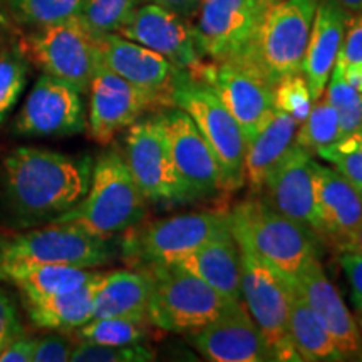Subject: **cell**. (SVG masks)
I'll return each instance as SVG.
<instances>
[{
  "instance_id": "cell-25",
  "label": "cell",
  "mask_w": 362,
  "mask_h": 362,
  "mask_svg": "<svg viewBox=\"0 0 362 362\" xmlns=\"http://www.w3.org/2000/svg\"><path fill=\"white\" fill-rule=\"evenodd\" d=\"M173 265L203 280L230 304L242 302V264L232 233L211 240Z\"/></svg>"
},
{
  "instance_id": "cell-1",
  "label": "cell",
  "mask_w": 362,
  "mask_h": 362,
  "mask_svg": "<svg viewBox=\"0 0 362 362\" xmlns=\"http://www.w3.org/2000/svg\"><path fill=\"white\" fill-rule=\"evenodd\" d=\"M93 165L52 149L0 151V226L11 232L47 225L88 193Z\"/></svg>"
},
{
  "instance_id": "cell-33",
  "label": "cell",
  "mask_w": 362,
  "mask_h": 362,
  "mask_svg": "<svg viewBox=\"0 0 362 362\" xmlns=\"http://www.w3.org/2000/svg\"><path fill=\"white\" fill-rule=\"evenodd\" d=\"M86 0H11L16 22L30 27L59 24L79 17Z\"/></svg>"
},
{
  "instance_id": "cell-31",
  "label": "cell",
  "mask_w": 362,
  "mask_h": 362,
  "mask_svg": "<svg viewBox=\"0 0 362 362\" xmlns=\"http://www.w3.org/2000/svg\"><path fill=\"white\" fill-rule=\"evenodd\" d=\"M149 324L136 322L117 317L90 319L89 322L76 329V337L81 342L101 344V346H131L143 344L148 337Z\"/></svg>"
},
{
  "instance_id": "cell-16",
  "label": "cell",
  "mask_w": 362,
  "mask_h": 362,
  "mask_svg": "<svg viewBox=\"0 0 362 362\" xmlns=\"http://www.w3.org/2000/svg\"><path fill=\"white\" fill-rule=\"evenodd\" d=\"M88 124L81 93L66 81L42 74L30 89L16 117L13 129L22 136H72Z\"/></svg>"
},
{
  "instance_id": "cell-40",
  "label": "cell",
  "mask_w": 362,
  "mask_h": 362,
  "mask_svg": "<svg viewBox=\"0 0 362 362\" xmlns=\"http://www.w3.org/2000/svg\"><path fill=\"white\" fill-rule=\"evenodd\" d=\"M72 344L62 336H44L34 339L33 362H66L69 361Z\"/></svg>"
},
{
  "instance_id": "cell-23",
  "label": "cell",
  "mask_w": 362,
  "mask_h": 362,
  "mask_svg": "<svg viewBox=\"0 0 362 362\" xmlns=\"http://www.w3.org/2000/svg\"><path fill=\"white\" fill-rule=\"evenodd\" d=\"M315 210L320 237H342L362 223V192L336 168L314 161Z\"/></svg>"
},
{
  "instance_id": "cell-36",
  "label": "cell",
  "mask_w": 362,
  "mask_h": 362,
  "mask_svg": "<svg viewBox=\"0 0 362 362\" xmlns=\"http://www.w3.org/2000/svg\"><path fill=\"white\" fill-rule=\"evenodd\" d=\"M315 155L330 163L362 192V129L344 136L329 146L317 149Z\"/></svg>"
},
{
  "instance_id": "cell-24",
  "label": "cell",
  "mask_w": 362,
  "mask_h": 362,
  "mask_svg": "<svg viewBox=\"0 0 362 362\" xmlns=\"http://www.w3.org/2000/svg\"><path fill=\"white\" fill-rule=\"evenodd\" d=\"M153 279L148 270H112L103 272L96 298H94L93 319L117 317L136 322L149 324Z\"/></svg>"
},
{
  "instance_id": "cell-6",
  "label": "cell",
  "mask_w": 362,
  "mask_h": 362,
  "mask_svg": "<svg viewBox=\"0 0 362 362\" xmlns=\"http://www.w3.org/2000/svg\"><path fill=\"white\" fill-rule=\"evenodd\" d=\"M153 279L149 322L168 332L188 334L220 317L230 302L178 265H148Z\"/></svg>"
},
{
  "instance_id": "cell-12",
  "label": "cell",
  "mask_w": 362,
  "mask_h": 362,
  "mask_svg": "<svg viewBox=\"0 0 362 362\" xmlns=\"http://www.w3.org/2000/svg\"><path fill=\"white\" fill-rule=\"evenodd\" d=\"M192 76L202 79L240 124L247 143L274 110V84L240 59L203 62Z\"/></svg>"
},
{
  "instance_id": "cell-3",
  "label": "cell",
  "mask_w": 362,
  "mask_h": 362,
  "mask_svg": "<svg viewBox=\"0 0 362 362\" xmlns=\"http://www.w3.org/2000/svg\"><path fill=\"white\" fill-rule=\"evenodd\" d=\"M228 214L237 245L274 267L288 282H296L305 262L317 255L309 230L259 198L238 203Z\"/></svg>"
},
{
  "instance_id": "cell-14",
  "label": "cell",
  "mask_w": 362,
  "mask_h": 362,
  "mask_svg": "<svg viewBox=\"0 0 362 362\" xmlns=\"http://www.w3.org/2000/svg\"><path fill=\"white\" fill-rule=\"evenodd\" d=\"M161 119L168 134L176 176L187 202L225 192L220 163L192 117L176 107L161 112Z\"/></svg>"
},
{
  "instance_id": "cell-42",
  "label": "cell",
  "mask_w": 362,
  "mask_h": 362,
  "mask_svg": "<svg viewBox=\"0 0 362 362\" xmlns=\"http://www.w3.org/2000/svg\"><path fill=\"white\" fill-rule=\"evenodd\" d=\"M339 264L346 275L352 291V302L356 307L362 305V253L341 252Z\"/></svg>"
},
{
  "instance_id": "cell-9",
  "label": "cell",
  "mask_w": 362,
  "mask_h": 362,
  "mask_svg": "<svg viewBox=\"0 0 362 362\" xmlns=\"http://www.w3.org/2000/svg\"><path fill=\"white\" fill-rule=\"evenodd\" d=\"M238 250L242 264V298L252 319L259 325L272 361H302L288 332L291 284L252 252L240 247Z\"/></svg>"
},
{
  "instance_id": "cell-34",
  "label": "cell",
  "mask_w": 362,
  "mask_h": 362,
  "mask_svg": "<svg viewBox=\"0 0 362 362\" xmlns=\"http://www.w3.org/2000/svg\"><path fill=\"white\" fill-rule=\"evenodd\" d=\"M139 0H86L79 19L96 37L117 34Z\"/></svg>"
},
{
  "instance_id": "cell-2",
  "label": "cell",
  "mask_w": 362,
  "mask_h": 362,
  "mask_svg": "<svg viewBox=\"0 0 362 362\" xmlns=\"http://www.w3.org/2000/svg\"><path fill=\"white\" fill-rule=\"evenodd\" d=\"M146 211L148 200L131 175L124 155L112 148L94 163L83 200L54 221H69L94 237L110 240L138 225Z\"/></svg>"
},
{
  "instance_id": "cell-15",
  "label": "cell",
  "mask_w": 362,
  "mask_h": 362,
  "mask_svg": "<svg viewBox=\"0 0 362 362\" xmlns=\"http://www.w3.org/2000/svg\"><path fill=\"white\" fill-rule=\"evenodd\" d=\"M267 6L259 0H203L194 37L211 62L238 56L250 42Z\"/></svg>"
},
{
  "instance_id": "cell-8",
  "label": "cell",
  "mask_w": 362,
  "mask_h": 362,
  "mask_svg": "<svg viewBox=\"0 0 362 362\" xmlns=\"http://www.w3.org/2000/svg\"><path fill=\"white\" fill-rule=\"evenodd\" d=\"M226 233H232L228 211L175 215L131 233L124 242V252L133 264L141 267L173 265Z\"/></svg>"
},
{
  "instance_id": "cell-19",
  "label": "cell",
  "mask_w": 362,
  "mask_h": 362,
  "mask_svg": "<svg viewBox=\"0 0 362 362\" xmlns=\"http://www.w3.org/2000/svg\"><path fill=\"white\" fill-rule=\"evenodd\" d=\"M188 341L211 362H265L270 351L245 305L232 304L205 327L188 332Z\"/></svg>"
},
{
  "instance_id": "cell-44",
  "label": "cell",
  "mask_w": 362,
  "mask_h": 362,
  "mask_svg": "<svg viewBox=\"0 0 362 362\" xmlns=\"http://www.w3.org/2000/svg\"><path fill=\"white\" fill-rule=\"evenodd\" d=\"M151 4L168 8V11L178 13L180 17L189 19L198 12L203 0H149Z\"/></svg>"
},
{
  "instance_id": "cell-21",
  "label": "cell",
  "mask_w": 362,
  "mask_h": 362,
  "mask_svg": "<svg viewBox=\"0 0 362 362\" xmlns=\"http://www.w3.org/2000/svg\"><path fill=\"white\" fill-rule=\"evenodd\" d=\"M98 45L101 66L139 88L161 94L168 104L171 89L187 72L171 64L161 54L119 34L98 37Z\"/></svg>"
},
{
  "instance_id": "cell-29",
  "label": "cell",
  "mask_w": 362,
  "mask_h": 362,
  "mask_svg": "<svg viewBox=\"0 0 362 362\" xmlns=\"http://www.w3.org/2000/svg\"><path fill=\"white\" fill-rule=\"evenodd\" d=\"M291 284V307H288V332L302 361L337 362L346 357L330 337L327 329L310 309L298 292L296 282Z\"/></svg>"
},
{
  "instance_id": "cell-18",
  "label": "cell",
  "mask_w": 362,
  "mask_h": 362,
  "mask_svg": "<svg viewBox=\"0 0 362 362\" xmlns=\"http://www.w3.org/2000/svg\"><path fill=\"white\" fill-rule=\"evenodd\" d=\"M312 153L292 143L265 178L262 202L275 211L320 237L315 210V181Z\"/></svg>"
},
{
  "instance_id": "cell-50",
  "label": "cell",
  "mask_w": 362,
  "mask_h": 362,
  "mask_svg": "<svg viewBox=\"0 0 362 362\" xmlns=\"http://www.w3.org/2000/svg\"><path fill=\"white\" fill-rule=\"evenodd\" d=\"M259 2H262V4H264V6L269 7V6H272V4H277V2H280V0H259Z\"/></svg>"
},
{
  "instance_id": "cell-28",
  "label": "cell",
  "mask_w": 362,
  "mask_h": 362,
  "mask_svg": "<svg viewBox=\"0 0 362 362\" xmlns=\"http://www.w3.org/2000/svg\"><path fill=\"white\" fill-rule=\"evenodd\" d=\"M103 272H98L89 282L74 291L56 296L24 300L29 319L34 325L54 330H76L93 319L94 298H96Z\"/></svg>"
},
{
  "instance_id": "cell-32",
  "label": "cell",
  "mask_w": 362,
  "mask_h": 362,
  "mask_svg": "<svg viewBox=\"0 0 362 362\" xmlns=\"http://www.w3.org/2000/svg\"><path fill=\"white\" fill-rule=\"evenodd\" d=\"M29 74V59L19 42L0 49V124L11 115L21 94L24 93Z\"/></svg>"
},
{
  "instance_id": "cell-39",
  "label": "cell",
  "mask_w": 362,
  "mask_h": 362,
  "mask_svg": "<svg viewBox=\"0 0 362 362\" xmlns=\"http://www.w3.org/2000/svg\"><path fill=\"white\" fill-rule=\"evenodd\" d=\"M24 334V324L11 293L0 287V349Z\"/></svg>"
},
{
  "instance_id": "cell-10",
  "label": "cell",
  "mask_w": 362,
  "mask_h": 362,
  "mask_svg": "<svg viewBox=\"0 0 362 362\" xmlns=\"http://www.w3.org/2000/svg\"><path fill=\"white\" fill-rule=\"evenodd\" d=\"M115 257L107 240L69 223L51 221L37 228L24 230L0 243V262H40L78 269H96Z\"/></svg>"
},
{
  "instance_id": "cell-30",
  "label": "cell",
  "mask_w": 362,
  "mask_h": 362,
  "mask_svg": "<svg viewBox=\"0 0 362 362\" xmlns=\"http://www.w3.org/2000/svg\"><path fill=\"white\" fill-rule=\"evenodd\" d=\"M341 139V126L336 107L325 98H319L312 104L309 115L298 124L293 143L309 153L329 146Z\"/></svg>"
},
{
  "instance_id": "cell-49",
  "label": "cell",
  "mask_w": 362,
  "mask_h": 362,
  "mask_svg": "<svg viewBox=\"0 0 362 362\" xmlns=\"http://www.w3.org/2000/svg\"><path fill=\"white\" fill-rule=\"evenodd\" d=\"M356 309H357V324H359V327L362 330V305L356 307Z\"/></svg>"
},
{
  "instance_id": "cell-17",
  "label": "cell",
  "mask_w": 362,
  "mask_h": 362,
  "mask_svg": "<svg viewBox=\"0 0 362 362\" xmlns=\"http://www.w3.org/2000/svg\"><path fill=\"white\" fill-rule=\"evenodd\" d=\"M117 34L161 54L171 64L189 74L205 62L188 19L156 4L136 7Z\"/></svg>"
},
{
  "instance_id": "cell-27",
  "label": "cell",
  "mask_w": 362,
  "mask_h": 362,
  "mask_svg": "<svg viewBox=\"0 0 362 362\" xmlns=\"http://www.w3.org/2000/svg\"><path fill=\"white\" fill-rule=\"evenodd\" d=\"M98 270L40 264V262H0V280L19 288L24 300H35L69 292L89 282Z\"/></svg>"
},
{
  "instance_id": "cell-22",
  "label": "cell",
  "mask_w": 362,
  "mask_h": 362,
  "mask_svg": "<svg viewBox=\"0 0 362 362\" xmlns=\"http://www.w3.org/2000/svg\"><path fill=\"white\" fill-rule=\"evenodd\" d=\"M349 16L351 12L339 6L336 0H319L317 4L314 24L302 61V74L314 101L324 96L330 72L341 51Z\"/></svg>"
},
{
  "instance_id": "cell-26",
  "label": "cell",
  "mask_w": 362,
  "mask_h": 362,
  "mask_svg": "<svg viewBox=\"0 0 362 362\" xmlns=\"http://www.w3.org/2000/svg\"><path fill=\"white\" fill-rule=\"evenodd\" d=\"M297 128L298 123L291 115L274 107L265 123L247 143L243 175L253 194H260L265 178L292 146Z\"/></svg>"
},
{
  "instance_id": "cell-37",
  "label": "cell",
  "mask_w": 362,
  "mask_h": 362,
  "mask_svg": "<svg viewBox=\"0 0 362 362\" xmlns=\"http://www.w3.org/2000/svg\"><path fill=\"white\" fill-rule=\"evenodd\" d=\"M72 362H148L155 361V352L143 344L131 346H101V344L81 342L72 347Z\"/></svg>"
},
{
  "instance_id": "cell-35",
  "label": "cell",
  "mask_w": 362,
  "mask_h": 362,
  "mask_svg": "<svg viewBox=\"0 0 362 362\" xmlns=\"http://www.w3.org/2000/svg\"><path fill=\"white\" fill-rule=\"evenodd\" d=\"M324 93L339 115L341 138L362 129V93L347 84L337 69L330 72Z\"/></svg>"
},
{
  "instance_id": "cell-20",
  "label": "cell",
  "mask_w": 362,
  "mask_h": 362,
  "mask_svg": "<svg viewBox=\"0 0 362 362\" xmlns=\"http://www.w3.org/2000/svg\"><path fill=\"white\" fill-rule=\"evenodd\" d=\"M296 287L305 302L309 304L320 322L327 329L330 337L334 339L339 351L346 361L362 359V334L361 327L344 304L337 288L327 279L317 255L310 257L302 267L300 274L296 280Z\"/></svg>"
},
{
  "instance_id": "cell-45",
  "label": "cell",
  "mask_w": 362,
  "mask_h": 362,
  "mask_svg": "<svg viewBox=\"0 0 362 362\" xmlns=\"http://www.w3.org/2000/svg\"><path fill=\"white\" fill-rule=\"evenodd\" d=\"M332 243L339 252L362 253V223L357 225L354 230H351V232L342 235V237L334 238Z\"/></svg>"
},
{
  "instance_id": "cell-43",
  "label": "cell",
  "mask_w": 362,
  "mask_h": 362,
  "mask_svg": "<svg viewBox=\"0 0 362 362\" xmlns=\"http://www.w3.org/2000/svg\"><path fill=\"white\" fill-rule=\"evenodd\" d=\"M34 339L25 334L16 337L13 341L0 349V362H33Z\"/></svg>"
},
{
  "instance_id": "cell-48",
  "label": "cell",
  "mask_w": 362,
  "mask_h": 362,
  "mask_svg": "<svg viewBox=\"0 0 362 362\" xmlns=\"http://www.w3.org/2000/svg\"><path fill=\"white\" fill-rule=\"evenodd\" d=\"M339 6L351 13H362V0H336Z\"/></svg>"
},
{
  "instance_id": "cell-5",
  "label": "cell",
  "mask_w": 362,
  "mask_h": 362,
  "mask_svg": "<svg viewBox=\"0 0 362 362\" xmlns=\"http://www.w3.org/2000/svg\"><path fill=\"white\" fill-rule=\"evenodd\" d=\"M170 104L185 111L214 149L223 175L225 192H237L245 185L247 139L240 124L202 79L185 72L170 93Z\"/></svg>"
},
{
  "instance_id": "cell-4",
  "label": "cell",
  "mask_w": 362,
  "mask_h": 362,
  "mask_svg": "<svg viewBox=\"0 0 362 362\" xmlns=\"http://www.w3.org/2000/svg\"><path fill=\"white\" fill-rule=\"evenodd\" d=\"M319 0H280L265 8L250 42L238 56L272 84L302 72Z\"/></svg>"
},
{
  "instance_id": "cell-38",
  "label": "cell",
  "mask_w": 362,
  "mask_h": 362,
  "mask_svg": "<svg viewBox=\"0 0 362 362\" xmlns=\"http://www.w3.org/2000/svg\"><path fill=\"white\" fill-rule=\"evenodd\" d=\"M314 99L302 72L287 76L274 86V107L291 115L298 124L309 115Z\"/></svg>"
},
{
  "instance_id": "cell-46",
  "label": "cell",
  "mask_w": 362,
  "mask_h": 362,
  "mask_svg": "<svg viewBox=\"0 0 362 362\" xmlns=\"http://www.w3.org/2000/svg\"><path fill=\"white\" fill-rule=\"evenodd\" d=\"M334 69L341 72L347 84H351L356 90L362 93V62H347V64L336 62Z\"/></svg>"
},
{
  "instance_id": "cell-47",
  "label": "cell",
  "mask_w": 362,
  "mask_h": 362,
  "mask_svg": "<svg viewBox=\"0 0 362 362\" xmlns=\"http://www.w3.org/2000/svg\"><path fill=\"white\" fill-rule=\"evenodd\" d=\"M16 37V19L7 13L2 4H0V49L13 44Z\"/></svg>"
},
{
  "instance_id": "cell-11",
  "label": "cell",
  "mask_w": 362,
  "mask_h": 362,
  "mask_svg": "<svg viewBox=\"0 0 362 362\" xmlns=\"http://www.w3.org/2000/svg\"><path fill=\"white\" fill-rule=\"evenodd\" d=\"M123 155L131 175L148 202H187L176 176L168 134L161 115L144 119L139 117L129 126Z\"/></svg>"
},
{
  "instance_id": "cell-13",
  "label": "cell",
  "mask_w": 362,
  "mask_h": 362,
  "mask_svg": "<svg viewBox=\"0 0 362 362\" xmlns=\"http://www.w3.org/2000/svg\"><path fill=\"white\" fill-rule=\"evenodd\" d=\"M88 134L99 144H110L117 133L129 128L144 112L166 103L161 94L139 88L99 66L89 84Z\"/></svg>"
},
{
  "instance_id": "cell-41",
  "label": "cell",
  "mask_w": 362,
  "mask_h": 362,
  "mask_svg": "<svg viewBox=\"0 0 362 362\" xmlns=\"http://www.w3.org/2000/svg\"><path fill=\"white\" fill-rule=\"evenodd\" d=\"M336 62H341V64L362 62V13H354V16L351 13L349 16Z\"/></svg>"
},
{
  "instance_id": "cell-7",
  "label": "cell",
  "mask_w": 362,
  "mask_h": 362,
  "mask_svg": "<svg viewBox=\"0 0 362 362\" xmlns=\"http://www.w3.org/2000/svg\"><path fill=\"white\" fill-rule=\"evenodd\" d=\"M29 62L44 74L66 81L81 94L89 90L94 72L101 66L98 37L89 33L79 17L44 27L19 40Z\"/></svg>"
}]
</instances>
